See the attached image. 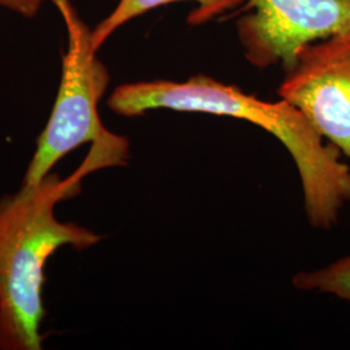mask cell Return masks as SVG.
I'll list each match as a JSON object with an SVG mask.
<instances>
[{"instance_id": "cell-5", "label": "cell", "mask_w": 350, "mask_h": 350, "mask_svg": "<svg viewBox=\"0 0 350 350\" xmlns=\"http://www.w3.org/2000/svg\"><path fill=\"white\" fill-rule=\"evenodd\" d=\"M237 36L257 69L282 65L306 44L350 30V0H247Z\"/></svg>"}, {"instance_id": "cell-2", "label": "cell", "mask_w": 350, "mask_h": 350, "mask_svg": "<svg viewBox=\"0 0 350 350\" xmlns=\"http://www.w3.org/2000/svg\"><path fill=\"white\" fill-rule=\"evenodd\" d=\"M90 157L73 176L49 174L0 201V349H42L44 266L62 247L86 250L100 235L55 217V205L81 191L82 176L98 170Z\"/></svg>"}, {"instance_id": "cell-1", "label": "cell", "mask_w": 350, "mask_h": 350, "mask_svg": "<svg viewBox=\"0 0 350 350\" xmlns=\"http://www.w3.org/2000/svg\"><path fill=\"white\" fill-rule=\"evenodd\" d=\"M112 112L139 117L156 109L232 117L258 126L275 137L297 167L308 222L329 231L350 202V166L309 120L289 101L262 100L205 75L186 81L154 79L125 83L107 101Z\"/></svg>"}, {"instance_id": "cell-3", "label": "cell", "mask_w": 350, "mask_h": 350, "mask_svg": "<svg viewBox=\"0 0 350 350\" xmlns=\"http://www.w3.org/2000/svg\"><path fill=\"white\" fill-rule=\"evenodd\" d=\"M68 30L62 81L50 120L38 138L37 150L23 186H37L69 152L92 143L124 165L130 159L129 140L114 135L101 124L98 105L109 85V73L96 56L91 31L69 0H52Z\"/></svg>"}, {"instance_id": "cell-6", "label": "cell", "mask_w": 350, "mask_h": 350, "mask_svg": "<svg viewBox=\"0 0 350 350\" xmlns=\"http://www.w3.org/2000/svg\"><path fill=\"white\" fill-rule=\"evenodd\" d=\"M187 1L195 4L187 16L188 25L195 27L206 25L230 13L240 12L247 3V0H120L112 12L91 31L92 44L95 50L99 51L120 27L131 20L163 5Z\"/></svg>"}, {"instance_id": "cell-8", "label": "cell", "mask_w": 350, "mask_h": 350, "mask_svg": "<svg viewBox=\"0 0 350 350\" xmlns=\"http://www.w3.org/2000/svg\"><path fill=\"white\" fill-rule=\"evenodd\" d=\"M43 1L44 0H0V5L25 17H31L38 12Z\"/></svg>"}, {"instance_id": "cell-4", "label": "cell", "mask_w": 350, "mask_h": 350, "mask_svg": "<svg viewBox=\"0 0 350 350\" xmlns=\"http://www.w3.org/2000/svg\"><path fill=\"white\" fill-rule=\"evenodd\" d=\"M283 69L278 96L301 111L350 166V30L304 46Z\"/></svg>"}, {"instance_id": "cell-7", "label": "cell", "mask_w": 350, "mask_h": 350, "mask_svg": "<svg viewBox=\"0 0 350 350\" xmlns=\"http://www.w3.org/2000/svg\"><path fill=\"white\" fill-rule=\"evenodd\" d=\"M292 286L305 292L335 296L350 304V254L312 271H300L292 278Z\"/></svg>"}]
</instances>
